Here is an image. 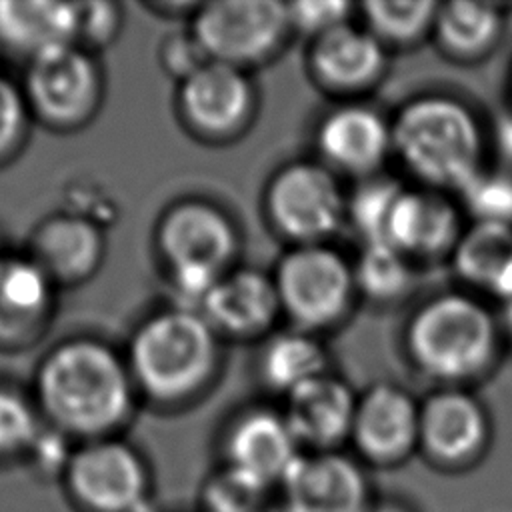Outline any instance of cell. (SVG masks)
Here are the masks:
<instances>
[{
  "mask_svg": "<svg viewBox=\"0 0 512 512\" xmlns=\"http://www.w3.org/2000/svg\"><path fill=\"white\" fill-rule=\"evenodd\" d=\"M274 488L220 462L202 482L198 512H270Z\"/></svg>",
  "mask_w": 512,
  "mask_h": 512,
  "instance_id": "obj_29",
  "label": "cell"
},
{
  "mask_svg": "<svg viewBox=\"0 0 512 512\" xmlns=\"http://www.w3.org/2000/svg\"><path fill=\"white\" fill-rule=\"evenodd\" d=\"M502 332L486 304L456 290L436 294L412 312L404 346L422 374L444 386H460L492 368Z\"/></svg>",
  "mask_w": 512,
  "mask_h": 512,
  "instance_id": "obj_4",
  "label": "cell"
},
{
  "mask_svg": "<svg viewBox=\"0 0 512 512\" xmlns=\"http://www.w3.org/2000/svg\"><path fill=\"white\" fill-rule=\"evenodd\" d=\"M74 446L76 444L70 438L52 430L50 426H44L24 464L32 470L36 478L60 482Z\"/></svg>",
  "mask_w": 512,
  "mask_h": 512,
  "instance_id": "obj_36",
  "label": "cell"
},
{
  "mask_svg": "<svg viewBox=\"0 0 512 512\" xmlns=\"http://www.w3.org/2000/svg\"><path fill=\"white\" fill-rule=\"evenodd\" d=\"M420 402L396 384H374L358 396L350 440L374 466H396L418 450Z\"/></svg>",
  "mask_w": 512,
  "mask_h": 512,
  "instance_id": "obj_14",
  "label": "cell"
},
{
  "mask_svg": "<svg viewBox=\"0 0 512 512\" xmlns=\"http://www.w3.org/2000/svg\"><path fill=\"white\" fill-rule=\"evenodd\" d=\"M190 32L208 60L246 70L272 56L290 30L280 0H214L192 12Z\"/></svg>",
  "mask_w": 512,
  "mask_h": 512,
  "instance_id": "obj_10",
  "label": "cell"
},
{
  "mask_svg": "<svg viewBox=\"0 0 512 512\" xmlns=\"http://www.w3.org/2000/svg\"><path fill=\"white\" fill-rule=\"evenodd\" d=\"M122 6L114 2H78L76 44L96 52L114 42L122 28Z\"/></svg>",
  "mask_w": 512,
  "mask_h": 512,
  "instance_id": "obj_35",
  "label": "cell"
},
{
  "mask_svg": "<svg viewBox=\"0 0 512 512\" xmlns=\"http://www.w3.org/2000/svg\"><path fill=\"white\" fill-rule=\"evenodd\" d=\"M392 152L424 186L460 192L484 170L486 138L474 110L450 94H422L390 120Z\"/></svg>",
  "mask_w": 512,
  "mask_h": 512,
  "instance_id": "obj_3",
  "label": "cell"
},
{
  "mask_svg": "<svg viewBox=\"0 0 512 512\" xmlns=\"http://www.w3.org/2000/svg\"><path fill=\"white\" fill-rule=\"evenodd\" d=\"M316 148L334 172L366 178L376 174L392 152V126L378 110L348 102L320 120Z\"/></svg>",
  "mask_w": 512,
  "mask_h": 512,
  "instance_id": "obj_16",
  "label": "cell"
},
{
  "mask_svg": "<svg viewBox=\"0 0 512 512\" xmlns=\"http://www.w3.org/2000/svg\"><path fill=\"white\" fill-rule=\"evenodd\" d=\"M160 62L164 70L178 82L188 78L200 66L208 62L202 46L190 30L168 34L160 44Z\"/></svg>",
  "mask_w": 512,
  "mask_h": 512,
  "instance_id": "obj_37",
  "label": "cell"
},
{
  "mask_svg": "<svg viewBox=\"0 0 512 512\" xmlns=\"http://www.w3.org/2000/svg\"><path fill=\"white\" fill-rule=\"evenodd\" d=\"M364 28L386 48L408 46L432 32L438 2L434 0H368L358 6Z\"/></svg>",
  "mask_w": 512,
  "mask_h": 512,
  "instance_id": "obj_28",
  "label": "cell"
},
{
  "mask_svg": "<svg viewBox=\"0 0 512 512\" xmlns=\"http://www.w3.org/2000/svg\"><path fill=\"white\" fill-rule=\"evenodd\" d=\"M456 276L502 304L512 298V226L472 222L462 230L452 252Z\"/></svg>",
  "mask_w": 512,
  "mask_h": 512,
  "instance_id": "obj_24",
  "label": "cell"
},
{
  "mask_svg": "<svg viewBox=\"0 0 512 512\" xmlns=\"http://www.w3.org/2000/svg\"><path fill=\"white\" fill-rule=\"evenodd\" d=\"M126 364L138 396L156 406H180L216 376L220 336L200 312L172 304L138 324Z\"/></svg>",
  "mask_w": 512,
  "mask_h": 512,
  "instance_id": "obj_2",
  "label": "cell"
},
{
  "mask_svg": "<svg viewBox=\"0 0 512 512\" xmlns=\"http://www.w3.org/2000/svg\"><path fill=\"white\" fill-rule=\"evenodd\" d=\"M366 512H414L400 500H374Z\"/></svg>",
  "mask_w": 512,
  "mask_h": 512,
  "instance_id": "obj_39",
  "label": "cell"
},
{
  "mask_svg": "<svg viewBox=\"0 0 512 512\" xmlns=\"http://www.w3.org/2000/svg\"><path fill=\"white\" fill-rule=\"evenodd\" d=\"M286 4L290 30L306 34L310 40L350 22V14L354 10V4L346 0H298Z\"/></svg>",
  "mask_w": 512,
  "mask_h": 512,
  "instance_id": "obj_34",
  "label": "cell"
},
{
  "mask_svg": "<svg viewBox=\"0 0 512 512\" xmlns=\"http://www.w3.org/2000/svg\"><path fill=\"white\" fill-rule=\"evenodd\" d=\"M460 212L446 192L434 188H404L390 212L384 242L410 260L450 254L462 234Z\"/></svg>",
  "mask_w": 512,
  "mask_h": 512,
  "instance_id": "obj_19",
  "label": "cell"
},
{
  "mask_svg": "<svg viewBox=\"0 0 512 512\" xmlns=\"http://www.w3.org/2000/svg\"><path fill=\"white\" fill-rule=\"evenodd\" d=\"M56 284L28 254H0V348H22L42 336Z\"/></svg>",
  "mask_w": 512,
  "mask_h": 512,
  "instance_id": "obj_20",
  "label": "cell"
},
{
  "mask_svg": "<svg viewBox=\"0 0 512 512\" xmlns=\"http://www.w3.org/2000/svg\"><path fill=\"white\" fill-rule=\"evenodd\" d=\"M462 206L472 222H496L512 226V174L482 170L460 192Z\"/></svg>",
  "mask_w": 512,
  "mask_h": 512,
  "instance_id": "obj_32",
  "label": "cell"
},
{
  "mask_svg": "<svg viewBox=\"0 0 512 512\" xmlns=\"http://www.w3.org/2000/svg\"><path fill=\"white\" fill-rule=\"evenodd\" d=\"M58 484L76 512H158L152 466L122 436L76 444Z\"/></svg>",
  "mask_w": 512,
  "mask_h": 512,
  "instance_id": "obj_6",
  "label": "cell"
},
{
  "mask_svg": "<svg viewBox=\"0 0 512 512\" xmlns=\"http://www.w3.org/2000/svg\"><path fill=\"white\" fill-rule=\"evenodd\" d=\"M156 248L168 270L174 304L200 312L214 284L232 270L240 236L220 206L188 198L172 204L160 216Z\"/></svg>",
  "mask_w": 512,
  "mask_h": 512,
  "instance_id": "obj_5",
  "label": "cell"
},
{
  "mask_svg": "<svg viewBox=\"0 0 512 512\" xmlns=\"http://www.w3.org/2000/svg\"><path fill=\"white\" fill-rule=\"evenodd\" d=\"M278 490L288 512H366L374 502L364 466L340 450H302Z\"/></svg>",
  "mask_w": 512,
  "mask_h": 512,
  "instance_id": "obj_13",
  "label": "cell"
},
{
  "mask_svg": "<svg viewBox=\"0 0 512 512\" xmlns=\"http://www.w3.org/2000/svg\"><path fill=\"white\" fill-rule=\"evenodd\" d=\"M282 312L272 276L256 268L228 270L208 292L200 314L218 336L254 338Z\"/></svg>",
  "mask_w": 512,
  "mask_h": 512,
  "instance_id": "obj_21",
  "label": "cell"
},
{
  "mask_svg": "<svg viewBox=\"0 0 512 512\" xmlns=\"http://www.w3.org/2000/svg\"><path fill=\"white\" fill-rule=\"evenodd\" d=\"M78 2L0 0V48L26 64L50 50L76 44Z\"/></svg>",
  "mask_w": 512,
  "mask_h": 512,
  "instance_id": "obj_23",
  "label": "cell"
},
{
  "mask_svg": "<svg viewBox=\"0 0 512 512\" xmlns=\"http://www.w3.org/2000/svg\"><path fill=\"white\" fill-rule=\"evenodd\" d=\"M254 86L246 70L208 60L178 84L176 108L184 126L204 140L240 134L254 114Z\"/></svg>",
  "mask_w": 512,
  "mask_h": 512,
  "instance_id": "obj_12",
  "label": "cell"
},
{
  "mask_svg": "<svg viewBox=\"0 0 512 512\" xmlns=\"http://www.w3.org/2000/svg\"><path fill=\"white\" fill-rule=\"evenodd\" d=\"M258 370L266 388L286 396L328 372V352L312 332H282L264 344Z\"/></svg>",
  "mask_w": 512,
  "mask_h": 512,
  "instance_id": "obj_25",
  "label": "cell"
},
{
  "mask_svg": "<svg viewBox=\"0 0 512 512\" xmlns=\"http://www.w3.org/2000/svg\"><path fill=\"white\" fill-rule=\"evenodd\" d=\"M484 404L462 386H442L420 402L418 450L442 470L474 466L490 446Z\"/></svg>",
  "mask_w": 512,
  "mask_h": 512,
  "instance_id": "obj_11",
  "label": "cell"
},
{
  "mask_svg": "<svg viewBox=\"0 0 512 512\" xmlns=\"http://www.w3.org/2000/svg\"><path fill=\"white\" fill-rule=\"evenodd\" d=\"M104 250L102 226L70 210L44 218L34 228L28 244V256L56 286L80 284L94 276Z\"/></svg>",
  "mask_w": 512,
  "mask_h": 512,
  "instance_id": "obj_18",
  "label": "cell"
},
{
  "mask_svg": "<svg viewBox=\"0 0 512 512\" xmlns=\"http://www.w3.org/2000/svg\"><path fill=\"white\" fill-rule=\"evenodd\" d=\"M302 454L282 412L250 408L234 416L222 436V464L270 488H280Z\"/></svg>",
  "mask_w": 512,
  "mask_h": 512,
  "instance_id": "obj_15",
  "label": "cell"
},
{
  "mask_svg": "<svg viewBox=\"0 0 512 512\" xmlns=\"http://www.w3.org/2000/svg\"><path fill=\"white\" fill-rule=\"evenodd\" d=\"M502 330L512 338V298L502 304V316H500Z\"/></svg>",
  "mask_w": 512,
  "mask_h": 512,
  "instance_id": "obj_40",
  "label": "cell"
},
{
  "mask_svg": "<svg viewBox=\"0 0 512 512\" xmlns=\"http://www.w3.org/2000/svg\"><path fill=\"white\" fill-rule=\"evenodd\" d=\"M356 292L374 302H394L414 284L412 260L388 242L362 244L352 262Z\"/></svg>",
  "mask_w": 512,
  "mask_h": 512,
  "instance_id": "obj_27",
  "label": "cell"
},
{
  "mask_svg": "<svg viewBox=\"0 0 512 512\" xmlns=\"http://www.w3.org/2000/svg\"><path fill=\"white\" fill-rule=\"evenodd\" d=\"M264 210L272 228L294 246L328 244L346 224V194L324 162L296 160L270 178Z\"/></svg>",
  "mask_w": 512,
  "mask_h": 512,
  "instance_id": "obj_8",
  "label": "cell"
},
{
  "mask_svg": "<svg viewBox=\"0 0 512 512\" xmlns=\"http://www.w3.org/2000/svg\"><path fill=\"white\" fill-rule=\"evenodd\" d=\"M502 12L494 2H438L432 32L454 58H476L488 52L502 32Z\"/></svg>",
  "mask_w": 512,
  "mask_h": 512,
  "instance_id": "obj_26",
  "label": "cell"
},
{
  "mask_svg": "<svg viewBox=\"0 0 512 512\" xmlns=\"http://www.w3.org/2000/svg\"><path fill=\"white\" fill-rule=\"evenodd\" d=\"M404 190L396 178L372 174L360 178L356 188L346 196V224L354 228L362 244L384 242L390 212Z\"/></svg>",
  "mask_w": 512,
  "mask_h": 512,
  "instance_id": "obj_30",
  "label": "cell"
},
{
  "mask_svg": "<svg viewBox=\"0 0 512 512\" xmlns=\"http://www.w3.org/2000/svg\"><path fill=\"white\" fill-rule=\"evenodd\" d=\"M272 280L282 312L306 332L340 322L358 294L352 262L328 244L292 246Z\"/></svg>",
  "mask_w": 512,
  "mask_h": 512,
  "instance_id": "obj_7",
  "label": "cell"
},
{
  "mask_svg": "<svg viewBox=\"0 0 512 512\" xmlns=\"http://www.w3.org/2000/svg\"><path fill=\"white\" fill-rule=\"evenodd\" d=\"M32 122L22 86L0 74V164L22 148Z\"/></svg>",
  "mask_w": 512,
  "mask_h": 512,
  "instance_id": "obj_33",
  "label": "cell"
},
{
  "mask_svg": "<svg viewBox=\"0 0 512 512\" xmlns=\"http://www.w3.org/2000/svg\"><path fill=\"white\" fill-rule=\"evenodd\" d=\"M20 86L32 118L60 132L84 128L98 114L104 96L102 68L94 52L78 44L30 60Z\"/></svg>",
  "mask_w": 512,
  "mask_h": 512,
  "instance_id": "obj_9",
  "label": "cell"
},
{
  "mask_svg": "<svg viewBox=\"0 0 512 512\" xmlns=\"http://www.w3.org/2000/svg\"><path fill=\"white\" fill-rule=\"evenodd\" d=\"M356 404L348 382L326 372L286 394L282 414L302 450H340L350 440Z\"/></svg>",
  "mask_w": 512,
  "mask_h": 512,
  "instance_id": "obj_17",
  "label": "cell"
},
{
  "mask_svg": "<svg viewBox=\"0 0 512 512\" xmlns=\"http://www.w3.org/2000/svg\"><path fill=\"white\" fill-rule=\"evenodd\" d=\"M494 142L500 150V156L512 164V110L502 114L498 120H496V126H494Z\"/></svg>",
  "mask_w": 512,
  "mask_h": 512,
  "instance_id": "obj_38",
  "label": "cell"
},
{
  "mask_svg": "<svg viewBox=\"0 0 512 512\" xmlns=\"http://www.w3.org/2000/svg\"><path fill=\"white\" fill-rule=\"evenodd\" d=\"M136 398L126 358L96 338L56 344L36 368L32 400L44 424L74 444L122 436Z\"/></svg>",
  "mask_w": 512,
  "mask_h": 512,
  "instance_id": "obj_1",
  "label": "cell"
},
{
  "mask_svg": "<svg viewBox=\"0 0 512 512\" xmlns=\"http://www.w3.org/2000/svg\"><path fill=\"white\" fill-rule=\"evenodd\" d=\"M386 46L364 26L344 22L312 40L308 66L328 90L352 94L370 88L386 70Z\"/></svg>",
  "mask_w": 512,
  "mask_h": 512,
  "instance_id": "obj_22",
  "label": "cell"
},
{
  "mask_svg": "<svg viewBox=\"0 0 512 512\" xmlns=\"http://www.w3.org/2000/svg\"><path fill=\"white\" fill-rule=\"evenodd\" d=\"M172 512H198V510L194 508V510H172Z\"/></svg>",
  "mask_w": 512,
  "mask_h": 512,
  "instance_id": "obj_42",
  "label": "cell"
},
{
  "mask_svg": "<svg viewBox=\"0 0 512 512\" xmlns=\"http://www.w3.org/2000/svg\"><path fill=\"white\" fill-rule=\"evenodd\" d=\"M270 512H288L280 502H278V506H272V510Z\"/></svg>",
  "mask_w": 512,
  "mask_h": 512,
  "instance_id": "obj_41",
  "label": "cell"
},
{
  "mask_svg": "<svg viewBox=\"0 0 512 512\" xmlns=\"http://www.w3.org/2000/svg\"><path fill=\"white\" fill-rule=\"evenodd\" d=\"M44 426L32 398L0 384V464H24Z\"/></svg>",
  "mask_w": 512,
  "mask_h": 512,
  "instance_id": "obj_31",
  "label": "cell"
}]
</instances>
